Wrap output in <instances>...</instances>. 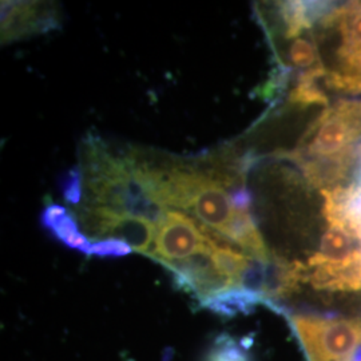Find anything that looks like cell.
Segmentation results:
<instances>
[{"label": "cell", "mask_w": 361, "mask_h": 361, "mask_svg": "<svg viewBox=\"0 0 361 361\" xmlns=\"http://www.w3.org/2000/svg\"><path fill=\"white\" fill-rule=\"evenodd\" d=\"M61 26L58 7L43 1H1V43L44 34Z\"/></svg>", "instance_id": "ba28073f"}, {"label": "cell", "mask_w": 361, "mask_h": 361, "mask_svg": "<svg viewBox=\"0 0 361 361\" xmlns=\"http://www.w3.org/2000/svg\"><path fill=\"white\" fill-rule=\"evenodd\" d=\"M214 249L216 246L193 257L162 264L173 274L177 288L197 298L200 305L213 297L238 288L233 280L217 269L212 257Z\"/></svg>", "instance_id": "52a82bcc"}, {"label": "cell", "mask_w": 361, "mask_h": 361, "mask_svg": "<svg viewBox=\"0 0 361 361\" xmlns=\"http://www.w3.org/2000/svg\"><path fill=\"white\" fill-rule=\"evenodd\" d=\"M308 182V180H307ZM317 193L322 233L316 250L305 261H289L298 290L310 286L319 293L361 292V180L310 183Z\"/></svg>", "instance_id": "6da1fadb"}, {"label": "cell", "mask_w": 361, "mask_h": 361, "mask_svg": "<svg viewBox=\"0 0 361 361\" xmlns=\"http://www.w3.org/2000/svg\"><path fill=\"white\" fill-rule=\"evenodd\" d=\"M356 170H355V173H356V177L361 180V143L360 146H359V149H357V153H356Z\"/></svg>", "instance_id": "9a60e30c"}, {"label": "cell", "mask_w": 361, "mask_h": 361, "mask_svg": "<svg viewBox=\"0 0 361 361\" xmlns=\"http://www.w3.org/2000/svg\"><path fill=\"white\" fill-rule=\"evenodd\" d=\"M83 170L80 166L68 169L59 178V188L65 197L66 202L78 207L83 197Z\"/></svg>", "instance_id": "7c38bea8"}, {"label": "cell", "mask_w": 361, "mask_h": 361, "mask_svg": "<svg viewBox=\"0 0 361 361\" xmlns=\"http://www.w3.org/2000/svg\"><path fill=\"white\" fill-rule=\"evenodd\" d=\"M133 253V247L119 238H104L91 244L90 256L97 257H123Z\"/></svg>", "instance_id": "4fadbf2b"}, {"label": "cell", "mask_w": 361, "mask_h": 361, "mask_svg": "<svg viewBox=\"0 0 361 361\" xmlns=\"http://www.w3.org/2000/svg\"><path fill=\"white\" fill-rule=\"evenodd\" d=\"M308 361H355L361 348V317L319 313L288 316Z\"/></svg>", "instance_id": "277c9868"}, {"label": "cell", "mask_w": 361, "mask_h": 361, "mask_svg": "<svg viewBox=\"0 0 361 361\" xmlns=\"http://www.w3.org/2000/svg\"><path fill=\"white\" fill-rule=\"evenodd\" d=\"M75 216L91 241L119 238L143 256H147L153 249L152 244L154 243L158 226L147 219L97 205L78 207Z\"/></svg>", "instance_id": "8992f818"}, {"label": "cell", "mask_w": 361, "mask_h": 361, "mask_svg": "<svg viewBox=\"0 0 361 361\" xmlns=\"http://www.w3.org/2000/svg\"><path fill=\"white\" fill-rule=\"evenodd\" d=\"M314 65L297 74L290 94L328 107L361 99V1H307Z\"/></svg>", "instance_id": "7a4b0ae2"}, {"label": "cell", "mask_w": 361, "mask_h": 361, "mask_svg": "<svg viewBox=\"0 0 361 361\" xmlns=\"http://www.w3.org/2000/svg\"><path fill=\"white\" fill-rule=\"evenodd\" d=\"M68 213V209L59 204H54L49 201V204L44 207L43 212L40 213V225L43 229L49 231L52 225H55L61 219H63L66 214Z\"/></svg>", "instance_id": "5bb4252c"}, {"label": "cell", "mask_w": 361, "mask_h": 361, "mask_svg": "<svg viewBox=\"0 0 361 361\" xmlns=\"http://www.w3.org/2000/svg\"><path fill=\"white\" fill-rule=\"evenodd\" d=\"M80 168L89 205L110 207L159 226L168 209L145 189L131 153L114 155L99 135L87 134L82 142Z\"/></svg>", "instance_id": "3957f363"}, {"label": "cell", "mask_w": 361, "mask_h": 361, "mask_svg": "<svg viewBox=\"0 0 361 361\" xmlns=\"http://www.w3.org/2000/svg\"><path fill=\"white\" fill-rule=\"evenodd\" d=\"M219 238L222 237L219 233L202 222L177 210H168L158 226L154 247L147 257L161 265L177 262L213 249Z\"/></svg>", "instance_id": "5b68a950"}, {"label": "cell", "mask_w": 361, "mask_h": 361, "mask_svg": "<svg viewBox=\"0 0 361 361\" xmlns=\"http://www.w3.org/2000/svg\"><path fill=\"white\" fill-rule=\"evenodd\" d=\"M258 305H267L271 308V302L259 293L244 288H235L207 300L201 307L222 317H234L241 313L247 314Z\"/></svg>", "instance_id": "9c48e42d"}, {"label": "cell", "mask_w": 361, "mask_h": 361, "mask_svg": "<svg viewBox=\"0 0 361 361\" xmlns=\"http://www.w3.org/2000/svg\"><path fill=\"white\" fill-rule=\"evenodd\" d=\"M204 361H252V359L241 343L228 334H222L212 343Z\"/></svg>", "instance_id": "8fae6325"}, {"label": "cell", "mask_w": 361, "mask_h": 361, "mask_svg": "<svg viewBox=\"0 0 361 361\" xmlns=\"http://www.w3.org/2000/svg\"><path fill=\"white\" fill-rule=\"evenodd\" d=\"M47 232L67 247L85 255H90L92 243H90V240L80 232V225L78 222L75 213L68 212L63 219H59L55 225H52Z\"/></svg>", "instance_id": "30bf717a"}]
</instances>
